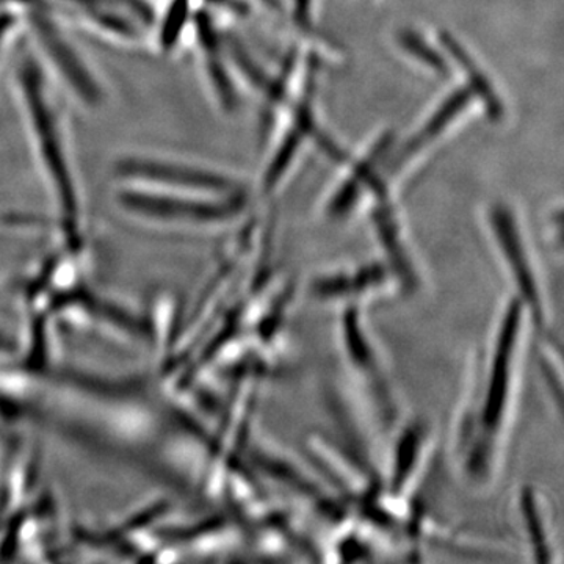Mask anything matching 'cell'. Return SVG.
<instances>
[{
	"label": "cell",
	"instance_id": "7",
	"mask_svg": "<svg viewBox=\"0 0 564 564\" xmlns=\"http://www.w3.org/2000/svg\"><path fill=\"white\" fill-rule=\"evenodd\" d=\"M192 0H169L161 21L155 29V39L162 51L172 52L180 43L182 32L191 21Z\"/></svg>",
	"mask_w": 564,
	"mask_h": 564
},
{
	"label": "cell",
	"instance_id": "5",
	"mask_svg": "<svg viewBox=\"0 0 564 564\" xmlns=\"http://www.w3.org/2000/svg\"><path fill=\"white\" fill-rule=\"evenodd\" d=\"M66 17L101 39L140 47L158 29L151 0H61Z\"/></svg>",
	"mask_w": 564,
	"mask_h": 564
},
{
	"label": "cell",
	"instance_id": "3",
	"mask_svg": "<svg viewBox=\"0 0 564 564\" xmlns=\"http://www.w3.org/2000/svg\"><path fill=\"white\" fill-rule=\"evenodd\" d=\"M25 13L35 43L36 57L50 66L55 77L82 106L87 109L101 107L106 98L102 85L54 14L50 13L43 2L36 3L35 0L29 3Z\"/></svg>",
	"mask_w": 564,
	"mask_h": 564
},
{
	"label": "cell",
	"instance_id": "2",
	"mask_svg": "<svg viewBox=\"0 0 564 564\" xmlns=\"http://www.w3.org/2000/svg\"><path fill=\"white\" fill-rule=\"evenodd\" d=\"M111 174L124 187L188 193L199 196H234L236 182L225 174L176 158L155 154H124L111 165Z\"/></svg>",
	"mask_w": 564,
	"mask_h": 564
},
{
	"label": "cell",
	"instance_id": "8",
	"mask_svg": "<svg viewBox=\"0 0 564 564\" xmlns=\"http://www.w3.org/2000/svg\"><path fill=\"white\" fill-rule=\"evenodd\" d=\"M215 2H217V0H215Z\"/></svg>",
	"mask_w": 564,
	"mask_h": 564
},
{
	"label": "cell",
	"instance_id": "6",
	"mask_svg": "<svg viewBox=\"0 0 564 564\" xmlns=\"http://www.w3.org/2000/svg\"><path fill=\"white\" fill-rule=\"evenodd\" d=\"M492 226L500 250L503 251L508 272L511 274L510 278L513 280L516 291H518L516 300L522 304V307H527L530 313V321L534 325H540L538 328H541V325L545 323V310L543 295L540 291V280H538L532 261L525 252L524 243H522L510 212L505 207L494 210Z\"/></svg>",
	"mask_w": 564,
	"mask_h": 564
},
{
	"label": "cell",
	"instance_id": "4",
	"mask_svg": "<svg viewBox=\"0 0 564 564\" xmlns=\"http://www.w3.org/2000/svg\"><path fill=\"white\" fill-rule=\"evenodd\" d=\"M240 198L214 199L210 196L188 193L152 191V188L122 187L117 193V203L140 220L162 225H210L228 220L240 210Z\"/></svg>",
	"mask_w": 564,
	"mask_h": 564
},
{
	"label": "cell",
	"instance_id": "1",
	"mask_svg": "<svg viewBox=\"0 0 564 564\" xmlns=\"http://www.w3.org/2000/svg\"><path fill=\"white\" fill-rule=\"evenodd\" d=\"M14 88L36 165L61 218L62 232L68 243L79 245L84 209L68 129L57 93L35 51L22 52L18 57Z\"/></svg>",
	"mask_w": 564,
	"mask_h": 564
}]
</instances>
